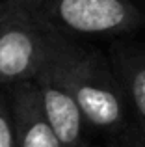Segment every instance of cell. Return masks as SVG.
Instances as JSON below:
<instances>
[{"mask_svg":"<svg viewBox=\"0 0 145 147\" xmlns=\"http://www.w3.org/2000/svg\"><path fill=\"white\" fill-rule=\"evenodd\" d=\"M110 65L127 102H130L145 127V52L127 45H117L112 50Z\"/></svg>","mask_w":145,"mask_h":147,"instance_id":"8992f818","label":"cell"},{"mask_svg":"<svg viewBox=\"0 0 145 147\" xmlns=\"http://www.w3.org/2000/svg\"><path fill=\"white\" fill-rule=\"evenodd\" d=\"M48 63L72 93L87 127L115 132L127 121V99L110 60L89 50L78 39L50 32Z\"/></svg>","mask_w":145,"mask_h":147,"instance_id":"6da1fadb","label":"cell"},{"mask_svg":"<svg viewBox=\"0 0 145 147\" xmlns=\"http://www.w3.org/2000/svg\"><path fill=\"white\" fill-rule=\"evenodd\" d=\"M36 84L39 102L48 125L60 138L63 147H87L86 129L87 123L80 112L72 93L65 86L60 75L54 71L48 60L37 71L32 80Z\"/></svg>","mask_w":145,"mask_h":147,"instance_id":"277c9868","label":"cell"},{"mask_svg":"<svg viewBox=\"0 0 145 147\" xmlns=\"http://www.w3.org/2000/svg\"><path fill=\"white\" fill-rule=\"evenodd\" d=\"M39 28L78 39L136 30L142 13L132 0H4Z\"/></svg>","mask_w":145,"mask_h":147,"instance_id":"7a4b0ae2","label":"cell"},{"mask_svg":"<svg viewBox=\"0 0 145 147\" xmlns=\"http://www.w3.org/2000/svg\"><path fill=\"white\" fill-rule=\"evenodd\" d=\"M119 147H121V145H119Z\"/></svg>","mask_w":145,"mask_h":147,"instance_id":"9c48e42d","label":"cell"},{"mask_svg":"<svg viewBox=\"0 0 145 147\" xmlns=\"http://www.w3.org/2000/svg\"><path fill=\"white\" fill-rule=\"evenodd\" d=\"M6 95L13 123L15 147H63L45 117L32 80L9 86Z\"/></svg>","mask_w":145,"mask_h":147,"instance_id":"5b68a950","label":"cell"},{"mask_svg":"<svg viewBox=\"0 0 145 147\" xmlns=\"http://www.w3.org/2000/svg\"><path fill=\"white\" fill-rule=\"evenodd\" d=\"M50 47V32L0 0V88L34 80Z\"/></svg>","mask_w":145,"mask_h":147,"instance_id":"3957f363","label":"cell"},{"mask_svg":"<svg viewBox=\"0 0 145 147\" xmlns=\"http://www.w3.org/2000/svg\"><path fill=\"white\" fill-rule=\"evenodd\" d=\"M121 147H145V140H130L127 144H123Z\"/></svg>","mask_w":145,"mask_h":147,"instance_id":"ba28073f","label":"cell"},{"mask_svg":"<svg viewBox=\"0 0 145 147\" xmlns=\"http://www.w3.org/2000/svg\"><path fill=\"white\" fill-rule=\"evenodd\" d=\"M0 147H15V134L7 95L2 90H0Z\"/></svg>","mask_w":145,"mask_h":147,"instance_id":"52a82bcc","label":"cell"}]
</instances>
